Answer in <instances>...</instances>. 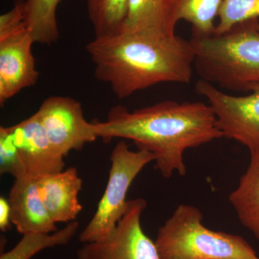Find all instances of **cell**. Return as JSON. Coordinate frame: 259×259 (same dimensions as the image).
Here are the masks:
<instances>
[{"instance_id":"cell-14","label":"cell","mask_w":259,"mask_h":259,"mask_svg":"<svg viewBox=\"0 0 259 259\" xmlns=\"http://www.w3.org/2000/svg\"><path fill=\"white\" fill-rule=\"evenodd\" d=\"M229 202L240 222L259 242V151L250 152L249 165L230 194Z\"/></svg>"},{"instance_id":"cell-17","label":"cell","mask_w":259,"mask_h":259,"mask_svg":"<svg viewBox=\"0 0 259 259\" xmlns=\"http://www.w3.org/2000/svg\"><path fill=\"white\" fill-rule=\"evenodd\" d=\"M79 228V223L72 221L54 233H25L13 249L1 253L0 259H30L42 250L68 244Z\"/></svg>"},{"instance_id":"cell-1","label":"cell","mask_w":259,"mask_h":259,"mask_svg":"<svg viewBox=\"0 0 259 259\" xmlns=\"http://www.w3.org/2000/svg\"><path fill=\"white\" fill-rule=\"evenodd\" d=\"M93 122L105 143L132 140L139 149L153 153L155 168L165 179L187 174L184 155L187 149L223 138L212 108L202 102L166 100L133 112L117 105L106 120Z\"/></svg>"},{"instance_id":"cell-10","label":"cell","mask_w":259,"mask_h":259,"mask_svg":"<svg viewBox=\"0 0 259 259\" xmlns=\"http://www.w3.org/2000/svg\"><path fill=\"white\" fill-rule=\"evenodd\" d=\"M9 130L29 175L38 177L64 170V156L51 144L36 114Z\"/></svg>"},{"instance_id":"cell-11","label":"cell","mask_w":259,"mask_h":259,"mask_svg":"<svg viewBox=\"0 0 259 259\" xmlns=\"http://www.w3.org/2000/svg\"><path fill=\"white\" fill-rule=\"evenodd\" d=\"M37 185L42 203L56 223L72 222L82 210L78 198L82 180L75 167L39 176Z\"/></svg>"},{"instance_id":"cell-13","label":"cell","mask_w":259,"mask_h":259,"mask_svg":"<svg viewBox=\"0 0 259 259\" xmlns=\"http://www.w3.org/2000/svg\"><path fill=\"white\" fill-rule=\"evenodd\" d=\"M175 0H130L120 32L175 35Z\"/></svg>"},{"instance_id":"cell-6","label":"cell","mask_w":259,"mask_h":259,"mask_svg":"<svg viewBox=\"0 0 259 259\" xmlns=\"http://www.w3.org/2000/svg\"><path fill=\"white\" fill-rule=\"evenodd\" d=\"M195 90L208 101L223 138L240 143L250 153L259 151V85L250 95L236 97L199 79Z\"/></svg>"},{"instance_id":"cell-18","label":"cell","mask_w":259,"mask_h":259,"mask_svg":"<svg viewBox=\"0 0 259 259\" xmlns=\"http://www.w3.org/2000/svg\"><path fill=\"white\" fill-rule=\"evenodd\" d=\"M130 0H87L88 16L95 37L120 32L128 10Z\"/></svg>"},{"instance_id":"cell-16","label":"cell","mask_w":259,"mask_h":259,"mask_svg":"<svg viewBox=\"0 0 259 259\" xmlns=\"http://www.w3.org/2000/svg\"><path fill=\"white\" fill-rule=\"evenodd\" d=\"M223 0H175L173 24L181 20L192 25V36L214 34V19L218 16Z\"/></svg>"},{"instance_id":"cell-8","label":"cell","mask_w":259,"mask_h":259,"mask_svg":"<svg viewBox=\"0 0 259 259\" xmlns=\"http://www.w3.org/2000/svg\"><path fill=\"white\" fill-rule=\"evenodd\" d=\"M35 114L51 144L64 157L98 139L93 122L85 119L81 103L71 97H48Z\"/></svg>"},{"instance_id":"cell-4","label":"cell","mask_w":259,"mask_h":259,"mask_svg":"<svg viewBox=\"0 0 259 259\" xmlns=\"http://www.w3.org/2000/svg\"><path fill=\"white\" fill-rule=\"evenodd\" d=\"M202 219L197 207L177 206L158 228L154 242L159 259H259L243 237L209 229Z\"/></svg>"},{"instance_id":"cell-9","label":"cell","mask_w":259,"mask_h":259,"mask_svg":"<svg viewBox=\"0 0 259 259\" xmlns=\"http://www.w3.org/2000/svg\"><path fill=\"white\" fill-rule=\"evenodd\" d=\"M35 44L25 23L0 32V105L24 89L38 81V71L32 54Z\"/></svg>"},{"instance_id":"cell-15","label":"cell","mask_w":259,"mask_h":259,"mask_svg":"<svg viewBox=\"0 0 259 259\" xmlns=\"http://www.w3.org/2000/svg\"><path fill=\"white\" fill-rule=\"evenodd\" d=\"M61 0H25L24 23L35 44L51 46L59 38L56 11Z\"/></svg>"},{"instance_id":"cell-22","label":"cell","mask_w":259,"mask_h":259,"mask_svg":"<svg viewBox=\"0 0 259 259\" xmlns=\"http://www.w3.org/2000/svg\"><path fill=\"white\" fill-rule=\"evenodd\" d=\"M258 30H259V22H258Z\"/></svg>"},{"instance_id":"cell-5","label":"cell","mask_w":259,"mask_h":259,"mask_svg":"<svg viewBox=\"0 0 259 259\" xmlns=\"http://www.w3.org/2000/svg\"><path fill=\"white\" fill-rule=\"evenodd\" d=\"M110 161L106 189L96 212L79 234L81 243L100 241L111 234L127 209L126 196L131 184L148 163L155 161V156L144 149L131 151L121 141L112 150Z\"/></svg>"},{"instance_id":"cell-12","label":"cell","mask_w":259,"mask_h":259,"mask_svg":"<svg viewBox=\"0 0 259 259\" xmlns=\"http://www.w3.org/2000/svg\"><path fill=\"white\" fill-rule=\"evenodd\" d=\"M8 200L11 209V222L18 233L23 235L58 231L56 223L40 198L37 177L27 175L15 179Z\"/></svg>"},{"instance_id":"cell-7","label":"cell","mask_w":259,"mask_h":259,"mask_svg":"<svg viewBox=\"0 0 259 259\" xmlns=\"http://www.w3.org/2000/svg\"><path fill=\"white\" fill-rule=\"evenodd\" d=\"M147 207L143 198L128 201L115 229L100 241L83 243L77 259H159L157 248L141 226L142 213Z\"/></svg>"},{"instance_id":"cell-21","label":"cell","mask_w":259,"mask_h":259,"mask_svg":"<svg viewBox=\"0 0 259 259\" xmlns=\"http://www.w3.org/2000/svg\"><path fill=\"white\" fill-rule=\"evenodd\" d=\"M11 209L9 202L4 197H0V230L8 231L11 228Z\"/></svg>"},{"instance_id":"cell-20","label":"cell","mask_w":259,"mask_h":259,"mask_svg":"<svg viewBox=\"0 0 259 259\" xmlns=\"http://www.w3.org/2000/svg\"><path fill=\"white\" fill-rule=\"evenodd\" d=\"M0 173L9 174L15 179L29 175L9 127L3 126L0 127Z\"/></svg>"},{"instance_id":"cell-3","label":"cell","mask_w":259,"mask_h":259,"mask_svg":"<svg viewBox=\"0 0 259 259\" xmlns=\"http://www.w3.org/2000/svg\"><path fill=\"white\" fill-rule=\"evenodd\" d=\"M258 22L247 20L220 35L192 36L200 79L231 91H253L259 85Z\"/></svg>"},{"instance_id":"cell-2","label":"cell","mask_w":259,"mask_h":259,"mask_svg":"<svg viewBox=\"0 0 259 259\" xmlns=\"http://www.w3.org/2000/svg\"><path fill=\"white\" fill-rule=\"evenodd\" d=\"M95 76L118 99L161 83H189L194 55L190 40L179 35L119 32L86 46Z\"/></svg>"},{"instance_id":"cell-19","label":"cell","mask_w":259,"mask_h":259,"mask_svg":"<svg viewBox=\"0 0 259 259\" xmlns=\"http://www.w3.org/2000/svg\"><path fill=\"white\" fill-rule=\"evenodd\" d=\"M214 34L224 33L237 24L259 18V0H223Z\"/></svg>"}]
</instances>
